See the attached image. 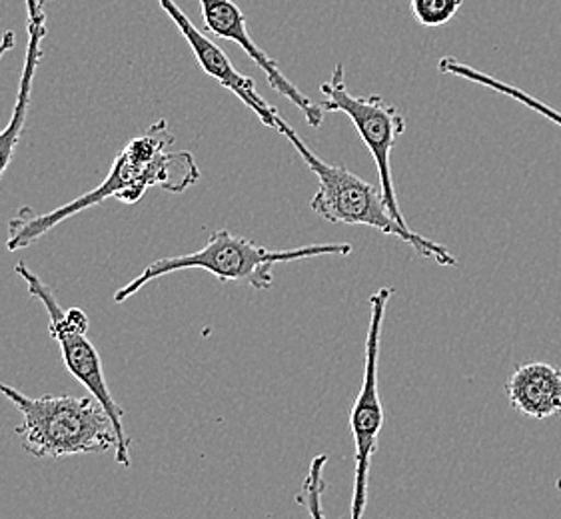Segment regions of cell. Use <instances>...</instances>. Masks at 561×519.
<instances>
[{"label":"cell","mask_w":561,"mask_h":519,"mask_svg":"<svg viewBox=\"0 0 561 519\" xmlns=\"http://www.w3.org/2000/svg\"><path fill=\"white\" fill-rule=\"evenodd\" d=\"M505 394L514 410L531 419L561 414V370L548 361L517 366L505 382Z\"/></svg>","instance_id":"10"},{"label":"cell","mask_w":561,"mask_h":519,"mask_svg":"<svg viewBox=\"0 0 561 519\" xmlns=\"http://www.w3.org/2000/svg\"><path fill=\"white\" fill-rule=\"evenodd\" d=\"M352 244H312L290 250H270L248 238L234 237L230 230H216L203 249L184 256H167L152 262L133 282L114 293V302L123 304L140 292L148 282L180 270H204L220 282L248 284L254 290H270L274 284L272 266L280 262L320 258V256H350Z\"/></svg>","instance_id":"4"},{"label":"cell","mask_w":561,"mask_h":519,"mask_svg":"<svg viewBox=\"0 0 561 519\" xmlns=\"http://www.w3.org/2000/svg\"><path fill=\"white\" fill-rule=\"evenodd\" d=\"M0 394L23 414L16 436L24 452L34 458L60 460L82 453H104L118 448L113 422L104 407L89 395L33 397L0 382Z\"/></svg>","instance_id":"3"},{"label":"cell","mask_w":561,"mask_h":519,"mask_svg":"<svg viewBox=\"0 0 561 519\" xmlns=\"http://www.w3.org/2000/svg\"><path fill=\"white\" fill-rule=\"evenodd\" d=\"M463 0H410L415 23L426 28L448 24L461 9Z\"/></svg>","instance_id":"14"},{"label":"cell","mask_w":561,"mask_h":519,"mask_svg":"<svg viewBox=\"0 0 561 519\" xmlns=\"http://www.w3.org/2000/svg\"><path fill=\"white\" fill-rule=\"evenodd\" d=\"M26 12H28V23H43V21H46L41 0H26Z\"/></svg>","instance_id":"15"},{"label":"cell","mask_w":561,"mask_h":519,"mask_svg":"<svg viewBox=\"0 0 561 519\" xmlns=\"http://www.w3.org/2000/svg\"><path fill=\"white\" fill-rule=\"evenodd\" d=\"M344 74H346L344 65H336L332 77L320 84V92L324 96V101L320 102V108L324 113L346 114L352 120L356 132L364 140V145L370 150L371 159L376 162L388 212L398 224L408 228L396 198L392 164H390L393 145L400 136L404 135V118L398 113V108L383 101L380 94H370V96L350 94Z\"/></svg>","instance_id":"6"},{"label":"cell","mask_w":561,"mask_h":519,"mask_svg":"<svg viewBox=\"0 0 561 519\" xmlns=\"http://www.w3.org/2000/svg\"><path fill=\"white\" fill-rule=\"evenodd\" d=\"M325 463H328L325 453L316 455L308 468V474L304 477L302 492L298 496V504H302L304 508L308 509L310 519H325L324 508H322V497L328 487L324 480Z\"/></svg>","instance_id":"13"},{"label":"cell","mask_w":561,"mask_h":519,"mask_svg":"<svg viewBox=\"0 0 561 519\" xmlns=\"http://www.w3.org/2000/svg\"><path fill=\"white\" fill-rule=\"evenodd\" d=\"M14 43H16V41H14V33L7 31L4 36L0 38V60H2V57H4L11 48H14Z\"/></svg>","instance_id":"16"},{"label":"cell","mask_w":561,"mask_h":519,"mask_svg":"<svg viewBox=\"0 0 561 519\" xmlns=\"http://www.w3.org/2000/svg\"><path fill=\"white\" fill-rule=\"evenodd\" d=\"M438 70L442 74L460 77V79L470 80L473 84L485 86V89H490V91L502 92L504 96H510V99H514V101L519 102V104L528 106V108H531L534 113H538L539 116L548 118V120H551L553 125H558L561 128L560 111L551 108V106H548L546 102L539 101V99L531 96L528 92L522 91V89H516V86L507 84L504 80L494 79V77L485 74L482 70H478V68H473L470 67V65H466V62H461V60H458L456 57L439 58Z\"/></svg>","instance_id":"12"},{"label":"cell","mask_w":561,"mask_h":519,"mask_svg":"<svg viewBox=\"0 0 561 519\" xmlns=\"http://www.w3.org/2000/svg\"><path fill=\"white\" fill-rule=\"evenodd\" d=\"M393 288H380L370 296V324L366 334V360L364 380L354 406L350 412V429L354 438V489L350 519L364 518L368 506V480L374 455L378 452V440L383 426V407L378 384V361H380V338H382L386 308L390 304Z\"/></svg>","instance_id":"7"},{"label":"cell","mask_w":561,"mask_h":519,"mask_svg":"<svg viewBox=\"0 0 561 519\" xmlns=\"http://www.w3.org/2000/svg\"><path fill=\"white\" fill-rule=\"evenodd\" d=\"M172 142L174 136L170 135L167 120H158L148 128L147 135L136 136L124 147L114 160L111 174L92 193L48 215H33L31 208L24 206L21 215L9 222L7 249L11 252L26 249L38 242L46 232L62 224V220L113 196L121 203L135 204L152 186H160L169 193H184L201 178V170L188 152H169Z\"/></svg>","instance_id":"1"},{"label":"cell","mask_w":561,"mask_h":519,"mask_svg":"<svg viewBox=\"0 0 561 519\" xmlns=\"http://www.w3.org/2000/svg\"><path fill=\"white\" fill-rule=\"evenodd\" d=\"M198 4L203 11L204 28L210 31L218 38H225V41L240 46L248 57L252 58V62L266 74L270 89L293 102L294 106L304 114L308 125L312 128H320L324 111L320 108V104L310 101V96L300 92L293 80L286 79L278 68V62L274 58H270L252 41V36L248 33L247 14L240 11L237 2L234 0H198Z\"/></svg>","instance_id":"8"},{"label":"cell","mask_w":561,"mask_h":519,"mask_svg":"<svg viewBox=\"0 0 561 519\" xmlns=\"http://www.w3.org/2000/svg\"><path fill=\"white\" fill-rule=\"evenodd\" d=\"M556 487H558V489H560V492H561V477H560V480H558V484H556Z\"/></svg>","instance_id":"17"},{"label":"cell","mask_w":561,"mask_h":519,"mask_svg":"<svg viewBox=\"0 0 561 519\" xmlns=\"http://www.w3.org/2000/svg\"><path fill=\"white\" fill-rule=\"evenodd\" d=\"M158 4L164 9L170 21L176 24L180 34L186 38V43L192 48V55L196 57L204 72L210 79L216 80L220 86H225L226 91L232 92L237 99L244 102L248 108L259 116L262 125L276 130V123H278L280 114L260 96L254 80L238 72L225 50L192 24L186 12L176 4V0H158Z\"/></svg>","instance_id":"9"},{"label":"cell","mask_w":561,"mask_h":519,"mask_svg":"<svg viewBox=\"0 0 561 519\" xmlns=\"http://www.w3.org/2000/svg\"><path fill=\"white\" fill-rule=\"evenodd\" d=\"M45 34L46 21H43V23H28V46H26V57H24L19 96H16V104H14V111H12L9 125L0 130V178L4 176V172L11 166L14 150L19 147L21 136L24 132L28 104H31V96H33L34 74H36V68H38L41 58H43L41 45H43Z\"/></svg>","instance_id":"11"},{"label":"cell","mask_w":561,"mask_h":519,"mask_svg":"<svg viewBox=\"0 0 561 519\" xmlns=\"http://www.w3.org/2000/svg\"><path fill=\"white\" fill-rule=\"evenodd\" d=\"M14 272L28 286V293L45 305L46 314L50 320L48 332H50V338L60 346L65 368L89 390V394L104 407V412L113 422L114 434L118 440V448L114 452L116 462L124 468H130V438L124 429L123 407L114 402L102 370L101 354L87 336L90 326L89 314L80 308L65 310L55 292L50 290V286L43 282L24 262H19L14 266Z\"/></svg>","instance_id":"5"},{"label":"cell","mask_w":561,"mask_h":519,"mask_svg":"<svg viewBox=\"0 0 561 519\" xmlns=\"http://www.w3.org/2000/svg\"><path fill=\"white\" fill-rule=\"evenodd\" d=\"M276 130L290 140V145L302 157L304 164L314 172L318 178V193L314 194L310 208L322 220L330 224H362L380 230L382 234L400 238L402 242L410 244L420 258L434 260L439 266H458V260L444 244L422 237L393 220L383 200L382 188L359 178L358 174L350 172L346 166L330 164L316 157L282 116H278Z\"/></svg>","instance_id":"2"}]
</instances>
